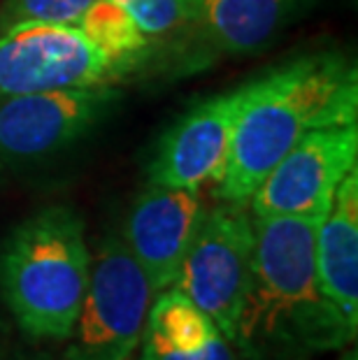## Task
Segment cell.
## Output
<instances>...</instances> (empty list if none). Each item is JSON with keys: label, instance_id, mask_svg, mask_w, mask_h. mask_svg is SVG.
Listing matches in <instances>:
<instances>
[{"label": "cell", "instance_id": "cell-13", "mask_svg": "<svg viewBox=\"0 0 358 360\" xmlns=\"http://www.w3.org/2000/svg\"><path fill=\"white\" fill-rule=\"evenodd\" d=\"M140 349V360H240L215 321L177 288L154 295Z\"/></svg>", "mask_w": 358, "mask_h": 360}, {"label": "cell", "instance_id": "cell-8", "mask_svg": "<svg viewBox=\"0 0 358 360\" xmlns=\"http://www.w3.org/2000/svg\"><path fill=\"white\" fill-rule=\"evenodd\" d=\"M358 165V124L305 135L249 198L251 217H324L340 181Z\"/></svg>", "mask_w": 358, "mask_h": 360}, {"label": "cell", "instance_id": "cell-18", "mask_svg": "<svg viewBox=\"0 0 358 360\" xmlns=\"http://www.w3.org/2000/svg\"><path fill=\"white\" fill-rule=\"evenodd\" d=\"M19 360H54L49 356H26V358H19Z\"/></svg>", "mask_w": 358, "mask_h": 360}, {"label": "cell", "instance_id": "cell-7", "mask_svg": "<svg viewBox=\"0 0 358 360\" xmlns=\"http://www.w3.org/2000/svg\"><path fill=\"white\" fill-rule=\"evenodd\" d=\"M119 101L117 84L5 98L0 101V165L56 156L89 135Z\"/></svg>", "mask_w": 358, "mask_h": 360}, {"label": "cell", "instance_id": "cell-3", "mask_svg": "<svg viewBox=\"0 0 358 360\" xmlns=\"http://www.w3.org/2000/svg\"><path fill=\"white\" fill-rule=\"evenodd\" d=\"M84 219L68 205L30 214L0 247V297L33 342H65L89 286Z\"/></svg>", "mask_w": 358, "mask_h": 360}, {"label": "cell", "instance_id": "cell-15", "mask_svg": "<svg viewBox=\"0 0 358 360\" xmlns=\"http://www.w3.org/2000/svg\"><path fill=\"white\" fill-rule=\"evenodd\" d=\"M117 3L131 14L144 40L154 49V56L188 26L198 7V0H117Z\"/></svg>", "mask_w": 358, "mask_h": 360}, {"label": "cell", "instance_id": "cell-4", "mask_svg": "<svg viewBox=\"0 0 358 360\" xmlns=\"http://www.w3.org/2000/svg\"><path fill=\"white\" fill-rule=\"evenodd\" d=\"M154 290L121 235L91 254L89 286L60 360H131L140 347Z\"/></svg>", "mask_w": 358, "mask_h": 360}, {"label": "cell", "instance_id": "cell-12", "mask_svg": "<svg viewBox=\"0 0 358 360\" xmlns=\"http://www.w3.org/2000/svg\"><path fill=\"white\" fill-rule=\"evenodd\" d=\"M317 279L342 330L358 333V165L340 181L317 226Z\"/></svg>", "mask_w": 358, "mask_h": 360}, {"label": "cell", "instance_id": "cell-10", "mask_svg": "<svg viewBox=\"0 0 358 360\" xmlns=\"http://www.w3.org/2000/svg\"><path fill=\"white\" fill-rule=\"evenodd\" d=\"M247 94L249 82L191 107L158 142L149 160V184L196 191L207 184L217 186L226 172Z\"/></svg>", "mask_w": 358, "mask_h": 360}, {"label": "cell", "instance_id": "cell-17", "mask_svg": "<svg viewBox=\"0 0 358 360\" xmlns=\"http://www.w3.org/2000/svg\"><path fill=\"white\" fill-rule=\"evenodd\" d=\"M338 360H358V354H356V349H354V344H352V349L349 351H345V354H342Z\"/></svg>", "mask_w": 358, "mask_h": 360}, {"label": "cell", "instance_id": "cell-9", "mask_svg": "<svg viewBox=\"0 0 358 360\" xmlns=\"http://www.w3.org/2000/svg\"><path fill=\"white\" fill-rule=\"evenodd\" d=\"M300 5L302 0H198L188 26L154 60L165 53L167 72L191 75L224 58L249 56L275 40Z\"/></svg>", "mask_w": 358, "mask_h": 360}, {"label": "cell", "instance_id": "cell-14", "mask_svg": "<svg viewBox=\"0 0 358 360\" xmlns=\"http://www.w3.org/2000/svg\"><path fill=\"white\" fill-rule=\"evenodd\" d=\"M98 47L114 53L121 58H131L140 63L144 70L151 58H154V49L144 40L140 28L135 26L124 7L117 0H96L94 5L84 12V17L77 24Z\"/></svg>", "mask_w": 358, "mask_h": 360}, {"label": "cell", "instance_id": "cell-5", "mask_svg": "<svg viewBox=\"0 0 358 360\" xmlns=\"http://www.w3.org/2000/svg\"><path fill=\"white\" fill-rule=\"evenodd\" d=\"M140 63L105 51L79 26L30 24L0 33V101L58 89L119 84Z\"/></svg>", "mask_w": 358, "mask_h": 360}, {"label": "cell", "instance_id": "cell-1", "mask_svg": "<svg viewBox=\"0 0 358 360\" xmlns=\"http://www.w3.org/2000/svg\"><path fill=\"white\" fill-rule=\"evenodd\" d=\"M321 217H254V260L233 347L240 360H309L347 349L317 279Z\"/></svg>", "mask_w": 358, "mask_h": 360}, {"label": "cell", "instance_id": "cell-11", "mask_svg": "<svg viewBox=\"0 0 358 360\" xmlns=\"http://www.w3.org/2000/svg\"><path fill=\"white\" fill-rule=\"evenodd\" d=\"M205 202L196 188L149 184L135 198L121 240L147 274L154 295L170 288L205 217Z\"/></svg>", "mask_w": 358, "mask_h": 360}, {"label": "cell", "instance_id": "cell-6", "mask_svg": "<svg viewBox=\"0 0 358 360\" xmlns=\"http://www.w3.org/2000/svg\"><path fill=\"white\" fill-rule=\"evenodd\" d=\"M251 260L254 217L249 207L219 200L205 210L200 228L170 286L207 314L231 344L249 288Z\"/></svg>", "mask_w": 358, "mask_h": 360}, {"label": "cell", "instance_id": "cell-2", "mask_svg": "<svg viewBox=\"0 0 358 360\" xmlns=\"http://www.w3.org/2000/svg\"><path fill=\"white\" fill-rule=\"evenodd\" d=\"M349 124H358L354 58L317 51L272 68L249 82L217 198L247 205L265 174L305 135Z\"/></svg>", "mask_w": 358, "mask_h": 360}, {"label": "cell", "instance_id": "cell-16", "mask_svg": "<svg viewBox=\"0 0 358 360\" xmlns=\"http://www.w3.org/2000/svg\"><path fill=\"white\" fill-rule=\"evenodd\" d=\"M96 0H3L0 3V33L30 24L77 26L84 12Z\"/></svg>", "mask_w": 358, "mask_h": 360}]
</instances>
